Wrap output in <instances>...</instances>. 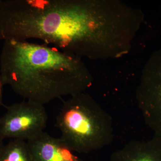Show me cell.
Listing matches in <instances>:
<instances>
[{
  "label": "cell",
  "instance_id": "6da1fadb",
  "mask_svg": "<svg viewBox=\"0 0 161 161\" xmlns=\"http://www.w3.org/2000/svg\"><path fill=\"white\" fill-rule=\"evenodd\" d=\"M0 73L3 85L43 105L63 96L85 92L93 82L82 58L26 40L4 41Z\"/></svg>",
  "mask_w": 161,
  "mask_h": 161
},
{
  "label": "cell",
  "instance_id": "7a4b0ae2",
  "mask_svg": "<svg viewBox=\"0 0 161 161\" xmlns=\"http://www.w3.org/2000/svg\"><path fill=\"white\" fill-rule=\"evenodd\" d=\"M60 138L75 153L86 154L110 145L114 136L111 115L85 92L63 103L56 118Z\"/></svg>",
  "mask_w": 161,
  "mask_h": 161
},
{
  "label": "cell",
  "instance_id": "3957f363",
  "mask_svg": "<svg viewBox=\"0 0 161 161\" xmlns=\"http://www.w3.org/2000/svg\"><path fill=\"white\" fill-rule=\"evenodd\" d=\"M47 122L43 105L28 100L13 104L0 117V138L31 140L43 132Z\"/></svg>",
  "mask_w": 161,
  "mask_h": 161
},
{
  "label": "cell",
  "instance_id": "277c9868",
  "mask_svg": "<svg viewBox=\"0 0 161 161\" xmlns=\"http://www.w3.org/2000/svg\"><path fill=\"white\" fill-rule=\"evenodd\" d=\"M136 98L145 124L153 134L161 136V48L145 66Z\"/></svg>",
  "mask_w": 161,
  "mask_h": 161
},
{
  "label": "cell",
  "instance_id": "5b68a950",
  "mask_svg": "<svg viewBox=\"0 0 161 161\" xmlns=\"http://www.w3.org/2000/svg\"><path fill=\"white\" fill-rule=\"evenodd\" d=\"M27 142L33 161H83L61 138H55L46 132Z\"/></svg>",
  "mask_w": 161,
  "mask_h": 161
},
{
  "label": "cell",
  "instance_id": "8992f818",
  "mask_svg": "<svg viewBox=\"0 0 161 161\" xmlns=\"http://www.w3.org/2000/svg\"><path fill=\"white\" fill-rule=\"evenodd\" d=\"M110 161H161V136L147 140H132L115 150Z\"/></svg>",
  "mask_w": 161,
  "mask_h": 161
},
{
  "label": "cell",
  "instance_id": "52a82bcc",
  "mask_svg": "<svg viewBox=\"0 0 161 161\" xmlns=\"http://www.w3.org/2000/svg\"><path fill=\"white\" fill-rule=\"evenodd\" d=\"M0 161H33L26 141L13 139L0 152Z\"/></svg>",
  "mask_w": 161,
  "mask_h": 161
},
{
  "label": "cell",
  "instance_id": "ba28073f",
  "mask_svg": "<svg viewBox=\"0 0 161 161\" xmlns=\"http://www.w3.org/2000/svg\"><path fill=\"white\" fill-rule=\"evenodd\" d=\"M2 79L0 77V106L3 105V86Z\"/></svg>",
  "mask_w": 161,
  "mask_h": 161
},
{
  "label": "cell",
  "instance_id": "9c48e42d",
  "mask_svg": "<svg viewBox=\"0 0 161 161\" xmlns=\"http://www.w3.org/2000/svg\"><path fill=\"white\" fill-rule=\"evenodd\" d=\"M4 146H5V145H4V142H3V140L0 138V152H1Z\"/></svg>",
  "mask_w": 161,
  "mask_h": 161
}]
</instances>
